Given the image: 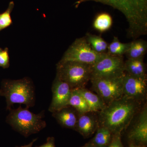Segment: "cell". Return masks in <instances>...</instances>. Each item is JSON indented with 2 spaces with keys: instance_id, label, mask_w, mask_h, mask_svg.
I'll return each mask as SVG.
<instances>
[{
  "instance_id": "20",
  "label": "cell",
  "mask_w": 147,
  "mask_h": 147,
  "mask_svg": "<svg viewBox=\"0 0 147 147\" xmlns=\"http://www.w3.org/2000/svg\"><path fill=\"white\" fill-rule=\"evenodd\" d=\"M85 37L92 49L96 52L99 54L107 53L108 43L101 36L87 33Z\"/></svg>"
},
{
  "instance_id": "8",
  "label": "cell",
  "mask_w": 147,
  "mask_h": 147,
  "mask_svg": "<svg viewBox=\"0 0 147 147\" xmlns=\"http://www.w3.org/2000/svg\"><path fill=\"white\" fill-rule=\"evenodd\" d=\"M124 75L115 78L92 79L90 81L92 83V89L107 105L123 95V80Z\"/></svg>"
},
{
  "instance_id": "1",
  "label": "cell",
  "mask_w": 147,
  "mask_h": 147,
  "mask_svg": "<svg viewBox=\"0 0 147 147\" xmlns=\"http://www.w3.org/2000/svg\"><path fill=\"white\" fill-rule=\"evenodd\" d=\"M140 107L141 102L123 95L108 103L98 112L99 126L108 129L113 134H121L127 128Z\"/></svg>"
},
{
  "instance_id": "14",
  "label": "cell",
  "mask_w": 147,
  "mask_h": 147,
  "mask_svg": "<svg viewBox=\"0 0 147 147\" xmlns=\"http://www.w3.org/2000/svg\"><path fill=\"white\" fill-rule=\"evenodd\" d=\"M78 90L86 101L90 112L98 113L106 106V103L97 94L94 93L86 88L78 89Z\"/></svg>"
},
{
  "instance_id": "19",
  "label": "cell",
  "mask_w": 147,
  "mask_h": 147,
  "mask_svg": "<svg viewBox=\"0 0 147 147\" xmlns=\"http://www.w3.org/2000/svg\"><path fill=\"white\" fill-rule=\"evenodd\" d=\"M113 24V18L109 13L102 12L95 18L93 27L98 31L102 33L110 30Z\"/></svg>"
},
{
  "instance_id": "28",
  "label": "cell",
  "mask_w": 147,
  "mask_h": 147,
  "mask_svg": "<svg viewBox=\"0 0 147 147\" xmlns=\"http://www.w3.org/2000/svg\"><path fill=\"white\" fill-rule=\"evenodd\" d=\"M129 147H145L144 146L142 145H132L130 146Z\"/></svg>"
},
{
  "instance_id": "26",
  "label": "cell",
  "mask_w": 147,
  "mask_h": 147,
  "mask_svg": "<svg viewBox=\"0 0 147 147\" xmlns=\"http://www.w3.org/2000/svg\"><path fill=\"white\" fill-rule=\"evenodd\" d=\"M37 139L38 138H36V139H33L32 141L30 143L28 144L24 145V146H21L20 147L16 146L15 147H33V145L34 142H36L37 140Z\"/></svg>"
},
{
  "instance_id": "4",
  "label": "cell",
  "mask_w": 147,
  "mask_h": 147,
  "mask_svg": "<svg viewBox=\"0 0 147 147\" xmlns=\"http://www.w3.org/2000/svg\"><path fill=\"white\" fill-rule=\"evenodd\" d=\"M9 111L6 122L13 130L24 137L38 133L47 126L46 121L43 119L44 111L35 114L28 108H22L21 105L16 109L11 108Z\"/></svg>"
},
{
  "instance_id": "25",
  "label": "cell",
  "mask_w": 147,
  "mask_h": 147,
  "mask_svg": "<svg viewBox=\"0 0 147 147\" xmlns=\"http://www.w3.org/2000/svg\"><path fill=\"white\" fill-rule=\"evenodd\" d=\"M35 147H56L55 144V139L54 137H47L46 142L40 146Z\"/></svg>"
},
{
  "instance_id": "10",
  "label": "cell",
  "mask_w": 147,
  "mask_h": 147,
  "mask_svg": "<svg viewBox=\"0 0 147 147\" xmlns=\"http://www.w3.org/2000/svg\"><path fill=\"white\" fill-rule=\"evenodd\" d=\"M72 90L68 84L56 77L52 85L53 97L49 112L53 113L68 106Z\"/></svg>"
},
{
  "instance_id": "2",
  "label": "cell",
  "mask_w": 147,
  "mask_h": 147,
  "mask_svg": "<svg viewBox=\"0 0 147 147\" xmlns=\"http://www.w3.org/2000/svg\"><path fill=\"white\" fill-rule=\"evenodd\" d=\"M91 1L110 6L122 13L128 23L129 37L134 40L147 35V0H77L75 7Z\"/></svg>"
},
{
  "instance_id": "22",
  "label": "cell",
  "mask_w": 147,
  "mask_h": 147,
  "mask_svg": "<svg viewBox=\"0 0 147 147\" xmlns=\"http://www.w3.org/2000/svg\"><path fill=\"white\" fill-rule=\"evenodd\" d=\"M14 5V3L11 2L7 10L0 14V31L9 26L12 24L11 13Z\"/></svg>"
},
{
  "instance_id": "5",
  "label": "cell",
  "mask_w": 147,
  "mask_h": 147,
  "mask_svg": "<svg viewBox=\"0 0 147 147\" xmlns=\"http://www.w3.org/2000/svg\"><path fill=\"white\" fill-rule=\"evenodd\" d=\"M92 65L75 61H59L56 77L68 84L72 89L86 87L91 79Z\"/></svg>"
},
{
  "instance_id": "24",
  "label": "cell",
  "mask_w": 147,
  "mask_h": 147,
  "mask_svg": "<svg viewBox=\"0 0 147 147\" xmlns=\"http://www.w3.org/2000/svg\"><path fill=\"white\" fill-rule=\"evenodd\" d=\"M121 134H113L111 142L108 147H123L121 140Z\"/></svg>"
},
{
  "instance_id": "15",
  "label": "cell",
  "mask_w": 147,
  "mask_h": 147,
  "mask_svg": "<svg viewBox=\"0 0 147 147\" xmlns=\"http://www.w3.org/2000/svg\"><path fill=\"white\" fill-rule=\"evenodd\" d=\"M125 73L137 77L147 76L146 65L144 58L137 59H127L124 61Z\"/></svg>"
},
{
  "instance_id": "6",
  "label": "cell",
  "mask_w": 147,
  "mask_h": 147,
  "mask_svg": "<svg viewBox=\"0 0 147 147\" xmlns=\"http://www.w3.org/2000/svg\"><path fill=\"white\" fill-rule=\"evenodd\" d=\"M106 53L99 54L96 52L92 49L86 37H82L74 40L60 61H70L92 65Z\"/></svg>"
},
{
  "instance_id": "13",
  "label": "cell",
  "mask_w": 147,
  "mask_h": 147,
  "mask_svg": "<svg viewBox=\"0 0 147 147\" xmlns=\"http://www.w3.org/2000/svg\"><path fill=\"white\" fill-rule=\"evenodd\" d=\"M52 115L62 127L75 130L79 114L74 108L67 106L52 113Z\"/></svg>"
},
{
  "instance_id": "16",
  "label": "cell",
  "mask_w": 147,
  "mask_h": 147,
  "mask_svg": "<svg viewBox=\"0 0 147 147\" xmlns=\"http://www.w3.org/2000/svg\"><path fill=\"white\" fill-rule=\"evenodd\" d=\"M147 51V42L142 39H134L129 42L128 49L125 54L127 59L144 57Z\"/></svg>"
},
{
  "instance_id": "9",
  "label": "cell",
  "mask_w": 147,
  "mask_h": 147,
  "mask_svg": "<svg viewBox=\"0 0 147 147\" xmlns=\"http://www.w3.org/2000/svg\"><path fill=\"white\" fill-rule=\"evenodd\" d=\"M124 96L141 102L147 97V77H137L125 73L123 80Z\"/></svg>"
},
{
  "instance_id": "11",
  "label": "cell",
  "mask_w": 147,
  "mask_h": 147,
  "mask_svg": "<svg viewBox=\"0 0 147 147\" xmlns=\"http://www.w3.org/2000/svg\"><path fill=\"white\" fill-rule=\"evenodd\" d=\"M132 142L144 146L147 142V107L146 104L140 112L137 120L128 134Z\"/></svg>"
},
{
  "instance_id": "17",
  "label": "cell",
  "mask_w": 147,
  "mask_h": 147,
  "mask_svg": "<svg viewBox=\"0 0 147 147\" xmlns=\"http://www.w3.org/2000/svg\"><path fill=\"white\" fill-rule=\"evenodd\" d=\"M113 135L108 129L99 126L96 134L90 142L94 147H108L111 142Z\"/></svg>"
},
{
  "instance_id": "12",
  "label": "cell",
  "mask_w": 147,
  "mask_h": 147,
  "mask_svg": "<svg viewBox=\"0 0 147 147\" xmlns=\"http://www.w3.org/2000/svg\"><path fill=\"white\" fill-rule=\"evenodd\" d=\"M94 113L90 112L79 115L74 130L85 138L91 137L99 126L98 117Z\"/></svg>"
},
{
  "instance_id": "27",
  "label": "cell",
  "mask_w": 147,
  "mask_h": 147,
  "mask_svg": "<svg viewBox=\"0 0 147 147\" xmlns=\"http://www.w3.org/2000/svg\"><path fill=\"white\" fill-rule=\"evenodd\" d=\"M80 147H94L93 146H92L90 142H89V143H87V144H86L85 145H84V146H81Z\"/></svg>"
},
{
  "instance_id": "23",
  "label": "cell",
  "mask_w": 147,
  "mask_h": 147,
  "mask_svg": "<svg viewBox=\"0 0 147 147\" xmlns=\"http://www.w3.org/2000/svg\"><path fill=\"white\" fill-rule=\"evenodd\" d=\"M9 65V57L8 49L6 48L0 52V67L5 69Z\"/></svg>"
},
{
  "instance_id": "21",
  "label": "cell",
  "mask_w": 147,
  "mask_h": 147,
  "mask_svg": "<svg viewBox=\"0 0 147 147\" xmlns=\"http://www.w3.org/2000/svg\"><path fill=\"white\" fill-rule=\"evenodd\" d=\"M129 45V42L123 43L117 37L114 36L113 41L108 44L107 53L110 55L123 56L126 53Z\"/></svg>"
},
{
  "instance_id": "3",
  "label": "cell",
  "mask_w": 147,
  "mask_h": 147,
  "mask_svg": "<svg viewBox=\"0 0 147 147\" xmlns=\"http://www.w3.org/2000/svg\"><path fill=\"white\" fill-rule=\"evenodd\" d=\"M0 96L5 98L7 110H9L14 104H24L28 109L35 104L34 85L29 78L18 80H5L0 89Z\"/></svg>"
},
{
  "instance_id": "7",
  "label": "cell",
  "mask_w": 147,
  "mask_h": 147,
  "mask_svg": "<svg viewBox=\"0 0 147 147\" xmlns=\"http://www.w3.org/2000/svg\"><path fill=\"white\" fill-rule=\"evenodd\" d=\"M123 56L106 53L94 64L92 65V79L115 78L125 74Z\"/></svg>"
},
{
  "instance_id": "29",
  "label": "cell",
  "mask_w": 147,
  "mask_h": 147,
  "mask_svg": "<svg viewBox=\"0 0 147 147\" xmlns=\"http://www.w3.org/2000/svg\"><path fill=\"white\" fill-rule=\"evenodd\" d=\"M2 50L1 48H0V52H1Z\"/></svg>"
},
{
  "instance_id": "18",
  "label": "cell",
  "mask_w": 147,
  "mask_h": 147,
  "mask_svg": "<svg viewBox=\"0 0 147 147\" xmlns=\"http://www.w3.org/2000/svg\"><path fill=\"white\" fill-rule=\"evenodd\" d=\"M68 106L74 108L79 115L90 112L86 101L78 89L72 90Z\"/></svg>"
}]
</instances>
